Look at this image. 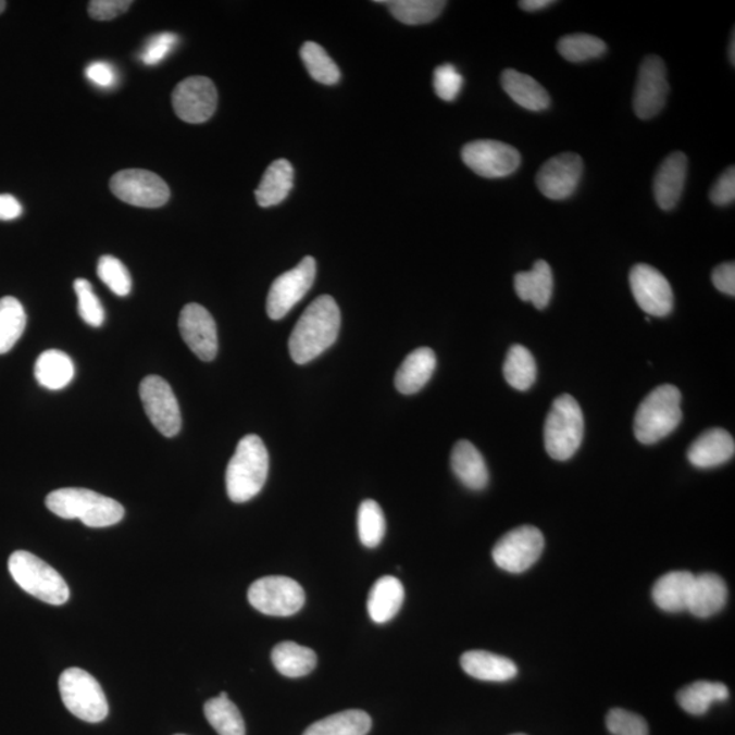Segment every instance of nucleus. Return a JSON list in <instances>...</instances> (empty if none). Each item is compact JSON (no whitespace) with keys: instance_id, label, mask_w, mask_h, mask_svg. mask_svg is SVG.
<instances>
[{"instance_id":"nucleus-32","label":"nucleus","mask_w":735,"mask_h":735,"mask_svg":"<svg viewBox=\"0 0 735 735\" xmlns=\"http://www.w3.org/2000/svg\"><path fill=\"white\" fill-rule=\"evenodd\" d=\"M372 727V719L361 710H348L311 724L302 735H366Z\"/></svg>"},{"instance_id":"nucleus-54","label":"nucleus","mask_w":735,"mask_h":735,"mask_svg":"<svg viewBox=\"0 0 735 735\" xmlns=\"http://www.w3.org/2000/svg\"><path fill=\"white\" fill-rule=\"evenodd\" d=\"M513 735H524V734H513Z\"/></svg>"},{"instance_id":"nucleus-22","label":"nucleus","mask_w":735,"mask_h":735,"mask_svg":"<svg viewBox=\"0 0 735 735\" xmlns=\"http://www.w3.org/2000/svg\"><path fill=\"white\" fill-rule=\"evenodd\" d=\"M695 575L688 571H673L659 577L652 587V599L659 609L669 613L688 610V602Z\"/></svg>"},{"instance_id":"nucleus-11","label":"nucleus","mask_w":735,"mask_h":735,"mask_svg":"<svg viewBox=\"0 0 735 735\" xmlns=\"http://www.w3.org/2000/svg\"><path fill=\"white\" fill-rule=\"evenodd\" d=\"M462 160L470 170L486 178L510 176L522 164V155L513 146L490 139L464 145Z\"/></svg>"},{"instance_id":"nucleus-18","label":"nucleus","mask_w":735,"mask_h":735,"mask_svg":"<svg viewBox=\"0 0 735 735\" xmlns=\"http://www.w3.org/2000/svg\"><path fill=\"white\" fill-rule=\"evenodd\" d=\"M182 338L202 361H213L219 353L217 326L207 308L188 304L178 317Z\"/></svg>"},{"instance_id":"nucleus-2","label":"nucleus","mask_w":735,"mask_h":735,"mask_svg":"<svg viewBox=\"0 0 735 735\" xmlns=\"http://www.w3.org/2000/svg\"><path fill=\"white\" fill-rule=\"evenodd\" d=\"M269 475V452L261 437L248 435L237 445L226 469V491L234 502L250 501L259 495Z\"/></svg>"},{"instance_id":"nucleus-25","label":"nucleus","mask_w":735,"mask_h":735,"mask_svg":"<svg viewBox=\"0 0 735 735\" xmlns=\"http://www.w3.org/2000/svg\"><path fill=\"white\" fill-rule=\"evenodd\" d=\"M461 667L470 677L491 683H504L518 675L516 664L506 657L488 651H468L461 658Z\"/></svg>"},{"instance_id":"nucleus-6","label":"nucleus","mask_w":735,"mask_h":735,"mask_svg":"<svg viewBox=\"0 0 735 735\" xmlns=\"http://www.w3.org/2000/svg\"><path fill=\"white\" fill-rule=\"evenodd\" d=\"M9 571L24 591L40 601L53 607H61L68 601L70 588L66 581L55 569L29 551H14L9 559Z\"/></svg>"},{"instance_id":"nucleus-48","label":"nucleus","mask_w":735,"mask_h":735,"mask_svg":"<svg viewBox=\"0 0 735 735\" xmlns=\"http://www.w3.org/2000/svg\"><path fill=\"white\" fill-rule=\"evenodd\" d=\"M86 77L102 89H111L117 84L116 68L108 62H94L86 67Z\"/></svg>"},{"instance_id":"nucleus-40","label":"nucleus","mask_w":735,"mask_h":735,"mask_svg":"<svg viewBox=\"0 0 735 735\" xmlns=\"http://www.w3.org/2000/svg\"><path fill=\"white\" fill-rule=\"evenodd\" d=\"M558 51L565 61L583 63L601 58L608 47L599 37L580 34L563 37L559 41Z\"/></svg>"},{"instance_id":"nucleus-37","label":"nucleus","mask_w":735,"mask_h":735,"mask_svg":"<svg viewBox=\"0 0 735 735\" xmlns=\"http://www.w3.org/2000/svg\"><path fill=\"white\" fill-rule=\"evenodd\" d=\"M26 327L23 304L14 297L0 299V354H7L18 342Z\"/></svg>"},{"instance_id":"nucleus-49","label":"nucleus","mask_w":735,"mask_h":735,"mask_svg":"<svg viewBox=\"0 0 735 735\" xmlns=\"http://www.w3.org/2000/svg\"><path fill=\"white\" fill-rule=\"evenodd\" d=\"M712 284L724 295L735 296V264L723 263L712 272Z\"/></svg>"},{"instance_id":"nucleus-24","label":"nucleus","mask_w":735,"mask_h":735,"mask_svg":"<svg viewBox=\"0 0 735 735\" xmlns=\"http://www.w3.org/2000/svg\"><path fill=\"white\" fill-rule=\"evenodd\" d=\"M451 468L458 479L472 490H483L489 483V472L481 452L468 440L458 441L451 453Z\"/></svg>"},{"instance_id":"nucleus-3","label":"nucleus","mask_w":735,"mask_h":735,"mask_svg":"<svg viewBox=\"0 0 735 735\" xmlns=\"http://www.w3.org/2000/svg\"><path fill=\"white\" fill-rule=\"evenodd\" d=\"M48 510L62 519H79L88 527H110L124 518L121 502L83 488H63L47 496Z\"/></svg>"},{"instance_id":"nucleus-5","label":"nucleus","mask_w":735,"mask_h":735,"mask_svg":"<svg viewBox=\"0 0 735 735\" xmlns=\"http://www.w3.org/2000/svg\"><path fill=\"white\" fill-rule=\"evenodd\" d=\"M585 435V418L574 397L564 394L555 399L545 421V448L556 461H569L580 450Z\"/></svg>"},{"instance_id":"nucleus-45","label":"nucleus","mask_w":735,"mask_h":735,"mask_svg":"<svg viewBox=\"0 0 735 735\" xmlns=\"http://www.w3.org/2000/svg\"><path fill=\"white\" fill-rule=\"evenodd\" d=\"M178 45V37L173 34H160L146 42L142 52L139 53L140 62L146 66H155L171 55Z\"/></svg>"},{"instance_id":"nucleus-38","label":"nucleus","mask_w":735,"mask_h":735,"mask_svg":"<svg viewBox=\"0 0 735 735\" xmlns=\"http://www.w3.org/2000/svg\"><path fill=\"white\" fill-rule=\"evenodd\" d=\"M300 57L308 73H310L311 77L315 79L316 83L323 85H335L339 83V68L333 59L328 57V53L323 47L316 45V42L307 41L306 45L301 47Z\"/></svg>"},{"instance_id":"nucleus-10","label":"nucleus","mask_w":735,"mask_h":735,"mask_svg":"<svg viewBox=\"0 0 735 735\" xmlns=\"http://www.w3.org/2000/svg\"><path fill=\"white\" fill-rule=\"evenodd\" d=\"M110 186L113 196L137 208H161L171 197L167 184L155 173L145 170L117 172Z\"/></svg>"},{"instance_id":"nucleus-21","label":"nucleus","mask_w":735,"mask_h":735,"mask_svg":"<svg viewBox=\"0 0 735 735\" xmlns=\"http://www.w3.org/2000/svg\"><path fill=\"white\" fill-rule=\"evenodd\" d=\"M728 591L726 583L715 574L695 576L692 586L688 612L699 619H708L721 612L727 602Z\"/></svg>"},{"instance_id":"nucleus-12","label":"nucleus","mask_w":735,"mask_h":735,"mask_svg":"<svg viewBox=\"0 0 735 735\" xmlns=\"http://www.w3.org/2000/svg\"><path fill=\"white\" fill-rule=\"evenodd\" d=\"M316 277V262L312 257H306L295 269L279 275L274 281L267 296V315L273 321L288 315L297 302L312 288Z\"/></svg>"},{"instance_id":"nucleus-30","label":"nucleus","mask_w":735,"mask_h":735,"mask_svg":"<svg viewBox=\"0 0 735 735\" xmlns=\"http://www.w3.org/2000/svg\"><path fill=\"white\" fill-rule=\"evenodd\" d=\"M74 362L61 350H47L35 365L37 382L48 390H62L74 379Z\"/></svg>"},{"instance_id":"nucleus-55","label":"nucleus","mask_w":735,"mask_h":735,"mask_svg":"<svg viewBox=\"0 0 735 735\" xmlns=\"http://www.w3.org/2000/svg\"><path fill=\"white\" fill-rule=\"evenodd\" d=\"M178 735H182V734H178Z\"/></svg>"},{"instance_id":"nucleus-36","label":"nucleus","mask_w":735,"mask_h":735,"mask_svg":"<svg viewBox=\"0 0 735 735\" xmlns=\"http://www.w3.org/2000/svg\"><path fill=\"white\" fill-rule=\"evenodd\" d=\"M377 3L387 4L394 18L407 25L429 24L439 17L446 8L443 0H391Z\"/></svg>"},{"instance_id":"nucleus-35","label":"nucleus","mask_w":735,"mask_h":735,"mask_svg":"<svg viewBox=\"0 0 735 735\" xmlns=\"http://www.w3.org/2000/svg\"><path fill=\"white\" fill-rule=\"evenodd\" d=\"M504 377L512 388L527 391L537 379V364L530 350L522 345H512L504 362Z\"/></svg>"},{"instance_id":"nucleus-26","label":"nucleus","mask_w":735,"mask_h":735,"mask_svg":"<svg viewBox=\"0 0 735 735\" xmlns=\"http://www.w3.org/2000/svg\"><path fill=\"white\" fill-rule=\"evenodd\" d=\"M501 86L506 94L524 110L540 112L550 107L548 91L527 74L508 68L501 74Z\"/></svg>"},{"instance_id":"nucleus-44","label":"nucleus","mask_w":735,"mask_h":735,"mask_svg":"<svg viewBox=\"0 0 735 735\" xmlns=\"http://www.w3.org/2000/svg\"><path fill=\"white\" fill-rule=\"evenodd\" d=\"M463 77L452 64H441L434 73V88L437 97L451 102L461 94Z\"/></svg>"},{"instance_id":"nucleus-50","label":"nucleus","mask_w":735,"mask_h":735,"mask_svg":"<svg viewBox=\"0 0 735 735\" xmlns=\"http://www.w3.org/2000/svg\"><path fill=\"white\" fill-rule=\"evenodd\" d=\"M23 214V207L13 196H0V221H13Z\"/></svg>"},{"instance_id":"nucleus-31","label":"nucleus","mask_w":735,"mask_h":735,"mask_svg":"<svg viewBox=\"0 0 735 735\" xmlns=\"http://www.w3.org/2000/svg\"><path fill=\"white\" fill-rule=\"evenodd\" d=\"M272 661L278 673L285 677L299 678L316 668L317 658L311 648L297 645L295 641H283L274 647Z\"/></svg>"},{"instance_id":"nucleus-47","label":"nucleus","mask_w":735,"mask_h":735,"mask_svg":"<svg viewBox=\"0 0 735 735\" xmlns=\"http://www.w3.org/2000/svg\"><path fill=\"white\" fill-rule=\"evenodd\" d=\"M129 0H94L89 3V15L97 21H111L127 12Z\"/></svg>"},{"instance_id":"nucleus-29","label":"nucleus","mask_w":735,"mask_h":735,"mask_svg":"<svg viewBox=\"0 0 735 735\" xmlns=\"http://www.w3.org/2000/svg\"><path fill=\"white\" fill-rule=\"evenodd\" d=\"M294 176L295 170L288 160L274 161L264 172L262 182L257 188L259 207L272 208L283 203L294 188Z\"/></svg>"},{"instance_id":"nucleus-20","label":"nucleus","mask_w":735,"mask_h":735,"mask_svg":"<svg viewBox=\"0 0 735 735\" xmlns=\"http://www.w3.org/2000/svg\"><path fill=\"white\" fill-rule=\"evenodd\" d=\"M734 452L733 436L727 431L713 428L697 437L689 447L688 459L697 469H712L728 462Z\"/></svg>"},{"instance_id":"nucleus-14","label":"nucleus","mask_w":735,"mask_h":735,"mask_svg":"<svg viewBox=\"0 0 735 735\" xmlns=\"http://www.w3.org/2000/svg\"><path fill=\"white\" fill-rule=\"evenodd\" d=\"M219 95L212 79L191 77L173 90L172 104L178 119L191 124L208 122L217 110Z\"/></svg>"},{"instance_id":"nucleus-41","label":"nucleus","mask_w":735,"mask_h":735,"mask_svg":"<svg viewBox=\"0 0 735 735\" xmlns=\"http://www.w3.org/2000/svg\"><path fill=\"white\" fill-rule=\"evenodd\" d=\"M97 274L100 279L119 297H126L133 288L132 275L124 264L117 258L105 256L101 257Z\"/></svg>"},{"instance_id":"nucleus-23","label":"nucleus","mask_w":735,"mask_h":735,"mask_svg":"<svg viewBox=\"0 0 735 735\" xmlns=\"http://www.w3.org/2000/svg\"><path fill=\"white\" fill-rule=\"evenodd\" d=\"M436 354L429 348L415 349L397 371L396 387L404 396L423 390L436 370Z\"/></svg>"},{"instance_id":"nucleus-4","label":"nucleus","mask_w":735,"mask_h":735,"mask_svg":"<svg viewBox=\"0 0 735 735\" xmlns=\"http://www.w3.org/2000/svg\"><path fill=\"white\" fill-rule=\"evenodd\" d=\"M681 393L672 385L659 386L643 399L634 423L636 439L643 445H656L672 434L683 420Z\"/></svg>"},{"instance_id":"nucleus-7","label":"nucleus","mask_w":735,"mask_h":735,"mask_svg":"<svg viewBox=\"0 0 735 735\" xmlns=\"http://www.w3.org/2000/svg\"><path fill=\"white\" fill-rule=\"evenodd\" d=\"M59 692L67 710L85 722L99 723L110 712L99 681L83 669L64 670L59 678Z\"/></svg>"},{"instance_id":"nucleus-9","label":"nucleus","mask_w":735,"mask_h":735,"mask_svg":"<svg viewBox=\"0 0 735 735\" xmlns=\"http://www.w3.org/2000/svg\"><path fill=\"white\" fill-rule=\"evenodd\" d=\"M544 546V535L537 527L522 526L511 530L497 540L491 558L502 571L522 574L537 563Z\"/></svg>"},{"instance_id":"nucleus-17","label":"nucleus","mask_w":735,"mask_h":735,"mask_svg":"<svg viewBox=\"0 0 735 735\" xmlns=\"http://www.w3.org/2000/svg\"><path fill=\"white\" fill-rule=\"evenodd\" d=\"M583 160L575 153L551 157L537 173V186L551 201H564L574 196L583 175Z\"/></svg>"},{"instance_id":"nucleus-16","label":"nucleus","mask_w":735,"mask_h":735,"mask_svg":"<svg viewBox=\"0 0 735 735\" xmlns=\"http://www.w3.org/2000/svg\"><path fill=\"white\" fill-rule=\"evenodd\" d=\"M632 295L648 315L668 316L674 308L672 286L661 272L648 264H636L630 273Z\"/></svg>"},{"instance_id":"nucleus-53","label":"nucleus","mask_w":735,"mask_h":735,"mask_svg":"<svg viewBox=\"0 0 735 735\" xmlns=\"http://www.w3.org/2000/svg\"><path fill=\"white\" fill-rule=\"evenodd\" d=\"M7 7H8L7 2H2V0H0V14L4 12V9H7Z\"/></svg>"},{"instance_id":"nucleus-42","label":"nucleus","mask_w":735,"mask_h":735,"mask_svg":"<svg viewBox=\"0 0 735 735\" xmlns=\"http://www.w3.org/2000/svg\"><path fill=\"white\" fill-rule=\"evenodd\" d=\"M74 290L78 297L79 316L84 319L89 326L100 327L105 321L104 308H102L99 297L96 296L94 286L84 278H78L74 283Z\"/></svg>"},{"instance_id":"nucleus-51","label":"nucleus","mask_w":735,"mask_h":735,"mask_svg":"<svg viewBox=\"0 0 735 735\" xmlns=\"http://www.w3.org/2000/svg\"><path fill=\"white\" fill-rule=\"evenodd\" d=\"M553 3V0H523V2H519V7L526 12H538V10L549 8Z\"/></svg>"},{"instance_id":"nucleus-1","label":"nucleus","mask_w":735,"mask_h":735,"mask_svg":"<svg viewBox=\"0 0 735 735\" xmlns=\"http://www.w3.org/2000/svg\"><path fill=\"white\" fill-rule=\"evenodd\" d=\"M340 329V310L332 296L317 297L302 313L289 338V351L296 364L315 360L334 345Z\"/></svg>"},{"instance_id":"nucleus-46","label":"nucleus","mask_w":735,"mask_h":735,"mask_svg":"<svg viewBox=\"0 0 735 735\" xmlns=\"http://www.w3.org/2000/svg\"><path fill=\"white\" fill-rule=\"evenodd\" d=\"M710 199L717 207H728L735 199V167L730 166L722 173L713 184L710 192Z\"/></svg>"},{"instance_id":"nucleus-28","label":"nucleus","mask_w":735,"mask_h":735,"mask_svg":"<svg viewBox=\"0 0 735 735\" xmlns=\"http://www.w3.org/2000/svg\"><path fill=\"white\" fill-rule=\"evenodd\" d=\"M404 588L396 576H383L372 587L368 597V613L374 623L385 624L393 620L402 608Z\"/></svg>"},{"instance_id":"nucleus-33","label":"nucleus","mask_w":735,"mask_h":735,"mask_svg":"<svg viewBox=\"0 0 735 735\" xmlns=\"http://www.w3.org/2000/svg\"><path fill=\"white\" fill-rule=\"evenodd\" d=\"M728 696L727 686L722 683L697 681L678 692L677 701L684 711L699 717L710 710L712 702L726 701Z\"/></svg>"},{"instance_id":"nucleus-15","label":"nucleus","mask_w":735,"mask_h":735,"mask_svg":"<svg viewBox=\"0 0 735 735\" xmlns=\"http://www.w3.org/2000/svg\"><path fill=\"white\" fill-rule=\"evenodd\" d=\"M669 95L667 64L657 55L647 57L640 64L634 96L636 116L648 121L656 117L667 104Z\"/></svg>"},{"instance_id":"nucleus-52","label":"nucleus","mask_w":735,"mask_h":735,"mask_svg":"<svg viewBox=\"0 0 735 735\" xmlns=\"http://www.w3.org/2000/svg\"><path fill=\"white\" fill-rule=\"evenodd\" d=\"M728 58H730V62H732V64L734 66V64H735V36H734V30H733V35H732V41H730Z\"/></svg>"},{"instance_id":"nucleus-34","label":"nucleus","mask_w":735,"mask_h":735,"mask_svg":"<svg viewBox=\"0 0 735 735\" xmlns=\"http://www.w3.org/2000/svg\"><path fill=\"white\" fill-rule=\"evenodd\" d=\"M203 711L220 735H246L245 719L226 692H221L219 697L207 701Z\"/></svg>"},{"instance_id":"nucleus-19","label":"nucleus","mask_w":735,"mask_h":735,"mask_svg":"<svg viewBox=\"0 0 735 735\" xmlns=\"http://www.w3.org/2000/svg\"><path fill=\"white\" fill-rule=\"evenodd\" d=\"M686 175H688V159L683 151L670 154L658 167L653 177V197L664 212L677 207L683 197Z\"/></svg>"},{"instance_id":"nucleus-13","label":"nucleus","mask_w":735,"mask_h":735,"mask_svg":"<svg viewBox=\"0 0 735 735\" xmlns=\"http://www.w3.org/2000/svg\"><path fill=\"white\" fill-rule=\"evenodd\" d=\"M140 401L154 428L165 437H173L182 429L180 407L172 387L160 376L145 377L139 386Z\"/></svg>"},{"instance_id":"nucleus-8","label":"nucleus","mask_w":735,"mask_h":735,"mask_svg":"<svg viewBox=\"0 0 735 735\" xmlns=\"http://www.w3.org/2000/svg\"><path fill=\"white\" fill-rule=\"evenodd\" d=\"M248 601L263 614L290 618L304 607L306 593L290 577L264 576L252 583L248 590Z\"/></svg>"},{"instance_id":"nucleus-43","label":"nucleus","mask_w":735,"mask_h":735,"mask_svg":"<svg viewBox=\"0 0 735 735\" xmlns=\"http://www.w3.org/2000/svg\"><path fill=\"white\" fill-rule=\"evenodd\" d=\"M607 726L613 735H648L645 718L623 708H613L609 711Z\"/></svg>"},{"instance_id":"nucleus-27","label":"nucleus","mask_w":735,"mask_h":735,"mask_svg":"<svg viewBox=\"0 0 735 735\" xmlns=\"http://www.w3.org/2000/svg\"><path fill=\"white\" fill-rule=\"evenodd\" d=\"M553 288V273L548 262L537 261L530 272L515 275V290L519 299L532 302L537 310H544L549 306Z\"/></svg>"},{"instance_id":"nucleus-39","label":"nucleus","mask_w":735,"mask_h":735,"mask_svg":"<svg viewBox=\"0 0 735 735\" xmlns=\"http://www.w3.org/2000/svg\"><path fill=\"white\" fill-rule=\"evenodd\" d=\"M359 537L366 548H376L386 534V518L382 507L374 500H364L359 508Z\"/></svg>"}]
</instances>
